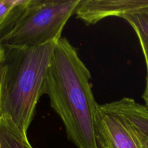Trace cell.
Here are the masks:
<instances>
[{"mask_svg": "<svg viewBox=\"0 0 148 148\" xmlns=\"http://www.w3.org/2000/svg\"><path fill=\"white\" fill-rule=\"evenodd\" d=\"M91 74L66 38L55 43L44 94L64 125L67 138L77 148H98L99 105L92 93Z\"/></svg>", "mask_w": 148, "mask_h": 148, "instance_id": "6da1fadb", "label": "cell"}, {"mask_svg": "<svg viewBox=\"0 0 148 148\" xmlns=\"http://www.w3.org/2000/svg\"><path fill=\"white\" fill-rule=\"evenodd\" d=\"M2 52H3V48L2 46L0 44V63H1V56H2Z\"/></svg>", "mask_w": 148, "mask_h": 148, "instance_id": "30bf717a", "label": "cell"}, {"mask_svg": "<svg viewBox=\"0 0 148 148\" xmlns=\"http://www.w3.org/2000/svg\"><path fill=\"white\" fill-rule=\"evenodd\" d=\"M96 138L98 148H144L139 132L115 101L99 105Z\"/></svg>", "mask_w": 148, "mask_h": 148, "instance_id": "277c9868", "label": "cell"}, {"mask_svg": "<svg viewBox=\"0 0 148 148\" xmlns=\"http://www.w3.org/2000/svg\"><path fill=\"white\" fill-rule=\"evenodd\" d=\"M55 43L33 47L1 45L0 81L3 116L25 137L38 102L44 94Z\"/></svg>", "mask_w": 148, "mask_h": 148, "instance_id": "7a4b0ae2", "label": "cell"}, {"mask_svg": "<svg viewBox=\"0 0 148 148\" xmlns=\"http://www.w3.org/2000/svg\"><path fill=\"white\" fill-rule=\"evenodd\" d=\"M119 17L134 30L143 51L146 65V83L142 97L148 107V0H132L130 10Z\"/></svg>", "mask_w": 148, "mask_h": 148, "instance_id": "5b68a950", "label": "cell"}, {"mask_svg": "<svg viewBox=\"0 0 148 148\" xmlns=\"http://www.w3.org/2000/svg\"><path fill=\"white\" fill-rule=\"evenodd\" d=\"M29 0H0V38L8 31Z\"/></svg>", "mask_w": 148, "mask_h": 148, "instance_id": "52a82bcc", "label": "cell"}, {"mask_svg": "<svg viewBox=\"0 0 148 148\" xmlns=\"http://www.w3.org/2000/svg\"><path fill=\"white\" fill-rule=\"evenodd\" d=\"M0 148H33L28 137L22 134L8 119L0 120Z\"/></svg>", "mask_w": 148, "mask_h": 148, "instance_id": "8992f818", "label": "cell"}, {"mask_svg": "<svg viewBox=\"0 0 148 148\" xmlns=\"http://www.w3.org/2000/svg\"><path fill=\"white\" fill-rule=\"evenodd\" d=\"M131 122H132V121H131ZM133 125H134V124H133ZM135 128H136V127H135ZM136 130H137V129H136ZM137 132H138L139 134H140V137H141L142 141H143V146H144V148H148V139L146 138L145 137H144V136H143V134H142L141 133H140V132L138 131V130H137Z\"/></svg>", "mask_w": 148, "mask_h": 148, "instance_id": "ba28073f", "label": "cell"}, {"mask_svg": "<svg viewBox=\"0 0 148 148\" xmlns=\"http://www.w3.org/2000/svg\"><path fill=\"white\" fill-rule=\"evenodd\" d=\"M80 0H29L10 30L0 38L9 46H38L56 42Z\"/></svg>", "mask_w": 148, "mask_h": 148, "instance_id": "3957f363", "label": "cell"}, {"mask_svg": "<svg viewBox=\"0 0 148 148\" xmlns=\"http://www.w3.org/2000/svg\"><path fill=\"white\" fill-rule=\"evenodd\" d=\"M4 117L2 110V98H1V81H0V120Z\"/></svg>", "mask_w": 148, "mask_h": 148, "instance_id": "9c48e42d", "label": "cell"}]
</instances>
